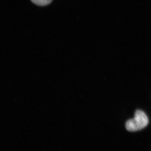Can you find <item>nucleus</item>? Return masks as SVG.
<instances>
[{"instance_id": "obj_1", "label": "nucleus", "mask_w": 151, "mask_h": 151, "mask_svg": "<svg viewBox=\"0 0 151 151\" xmlns=\"http://www.w3.org/2000/svg\"><path fill=\"white\" fill-rule=\"evenodd\" d=\"M148 124V118L145 113L141 110H137L135 112L134 118L126 122V128L129 132H136L142 129Z\"/></svg>"}, {"instance_id": "obj_2", "label": "nucleus", "mask_w": 151, "mask_h": 151, "mask_svg": "<svg viewBox=\"0 0 151 151\" xmlns=\"http://www.w3.org/2000/svg\"><path fill=\"white\" fill-rule=\"evenodd\" d=\"M31 1L37 5L45 6L50 4L52 1V0H31Z\"/></svg>"}]
</instances>
